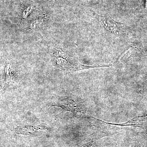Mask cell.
Returning <instances> with one entry per match:
<instances>
[{
  "instance_id": "5b68a950",
  "label": "cell",
  "mask_w": 147,
  "mask_h": 147,
  "mask_svg": "<svg viewBox=\"0 0 147 147\" xmlns=\"http://www.w3.org/2000/svg\"><path fill=\"white\" fill-rule=\"evenodd\" d=\"M34 9V6L30 5L25 9L22 13V17L24 19H26L32 11Z\"/></svg>"
},
{
  "instance_id": "3957f363",
  "label": "cell",
  "mask_w": 147,
  "mask_h": 147,
  "mask_svg": "<svg viewBox=\"0 0 147 147\" xmlns=\"http://www.w3.org/2000/svg\"><path fill=\"white\" fill-rule=\"evenodd\" d=\"M44 18L43 16L38 17L36 19L33 20L30 25V30H33L38 28L40 26L42 25L44 22Z\"/></svg>"
},
{
  "instance_id": "7a4b0ae2",
  "label": "cell",
  "mask_w": 147,
  "mask_h": 147,
  "mask_svg": "<svg viewBox=\"0 0 147 147\" xmlns=\"http://www.w3.org/2000/svg\"><path fill=\"white\" fill-rule=\"evenodd\" d=\"M6 79L4 86L3 88V90H9L12 89L15 87V82L14 77L11 71V68L10 64H8L7 65L5 68Z\"/></svg>"
},
{
  "instance_id": "8992f818",
  "label": "cell",
  "mask_w": 147,
  "mask_h": 147,
  "mask_svg": "<svg viewBox=\"0 0 147 147\" xmlns=\"http://www.w3.org/2000/svg\"><path fill=\"white\" fill-rule=\"evenodd\" d=\"M146 9L147 10V0H146Z\"/></svg>"
},
{
  "instance_id": "277c9868",
  "label": "cell",
  "mask_w": 147,
  "mask_h": 147,
  "mask_svg": "<svg viewBox=\"0 0 147 147\" xmlns=\"http://www.w3.org/2000/svg\"><path fill=\"white\" fill-rule=\"evenodd\" d=\"M134 51V49L133 47H130L128 50L125 51V53L121 55L120 57L118 60V62H124L127 61L128 58L130 57L133 54Z\"/></svg>"
},
{
  "instance_id": "6da1fadb",
  "label": "cell",
  "mask_w": 147,
  "mask_h": 147,
  "mask_svg": "<svg viewBox=\"0 0 147 147\" xmlns=\"http://www.w3.org/2000/svg\"><path fill=\"white\" fill-rule=\"evenodd\" d=\"M95 17L98 19L100 24L108 31L119 34L121 33L123 30V24H120L114 21L109 16H102L95 14Z\"/></svg>"
}]
</instances>
